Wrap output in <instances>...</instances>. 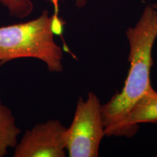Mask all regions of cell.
Segmentation results:
<instances>
[{
    "instance_id": "cell-1",
    "label": "cell",
    "mask_w": 157,
    "mask_h": 157,
    "mask_svg": "<svg viewBox=\"0 0 157 157\" xmlns=\"http://www.w3.org/2000/svg\"><path fill=\"white\" fill-rule=\"evenodd\" d=\"M129 45V70L120 93L101 105L104 132L112 136L137 100L151 87V68L153 66L152 50L157 38V10L151 5L145 7L135 26L127 29Z\"/></svg>"
},
{
    "instance_id": "cell-2",
    "label": "cell",
    "mask_w": 157,
    "mask_h": 157,
    "mask_svg": "<svg viewBox=\"0 0 157 157\" xmlns=\"http://www.w3.org/2000/svg\"><path fill=\"white\" fill-rule=\"evenodd\" d=\"M63 21L44 10L36 18L27 22L0 26V62L18 58H36L43 61L52 73L63 68L62 48L55 41L61 32Z\"/></svg>"
},
{
    "instance_id": "cell-3",
    "label": "cell",
    "mask_w": 157,
    "mask_h": 157,
    "mask_svg": "<svg viewBox=\"0 0 157 157\" xmlns=\"http://www.w3.org/2000/svg\"><path fill=\"white\" fill-rule=\"evenodd\" d=\"M101 104L93 93L86 101L79 98L73 121L65 132L66 149L70 157H96L105 136Z\"/></svg>"
},
{
    "instance_id": "cell-4",
    "label": "cell",
    "mask_w": 157,
    "mask_h": 157,
    "mask_svg": "<svg viewBox=\"0 0 157 157\" xmlns=\"http://www.w3.org/2000/svg\"><path fill=\"white\" fill-rule=\"evenodd\" d=\"M66 127L58 119L35 125L15 147L14 157H65Z\"/></svg>"
},
{
    "instance_id": "cell-5",
    "label": "cell",
    "mask_w": 157,
    "mask_h": 157,
    "mask_svg": "<svg viewBox=\"0 0 157 157\" xmlns=\"http://www.w3.org/2000/svg\"><path fill=\"white\" fill-rule=\"evenodd\" d=\"M142 123H157V92L153 87L135 102L115 129L112 136L132 137Z\"/></svg>"
},
{
    "instance_id": "cell-6",
    "label": "cell",
    "mask_w": 157,
    "mask_h": 157,
    "mask_svg": "<svg viewBox=\"0 0 157 157\" xmlns=\"http://www.w3.org/2000/svg\"><path fill=\"white\" fill-rule=\"evenodd\" d=\"M20 133L13 112L0 99V157L8 154L10 148H15Z\"/></svg>"
},
{
    "instance_id": "cell-7",
    "label": "cell",
    "mask_w": 157,
    "mask_h": 157,
    "mask_svg": "<svg viewBox=\"0 0 157 157\" xmlns=\"http://www.w3.org/2000/svg\"><path fill=\"white\" fill-rule=\"evenodd\" d=\"M54 6L55 13L58 15L59 2L61 0H48ZM89 0H75L76 6L78 8H83ZM0 5L7 10L12 17L24 18L28 17L33 12L34 5L31 0H0Z\"/></svg>"
},
{
    "instance_id": "cell-8",
    "label": "cell",
    "mask_w": 157,
    "mask_h": 157,
    "mask_svg": "<svg viewBox=\"0 0 157 157\" xmlns=\"http://www.w3.org/2000/svg\"><path fill=\"white\" fill-rule=\"evenodd\" d=\"M151 6H152L153 7H154V8L157 10V4H154V5H152Z\"/></svg>"
}]
</instances>
